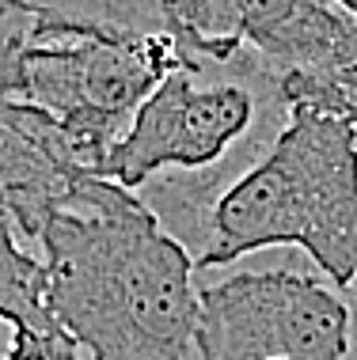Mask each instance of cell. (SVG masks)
<instances>
[{"label": "cell", "mask_w": 357, "mask_h": 360, "mask_svg": "<svg viewBox=\"0 0 357 360\" xmlns=\"http://www.w3.org/2000/svg\"><path fill=\"white\" fill-rule=\"evenodd\" d=\"M38 247L50 315L80 353L198 360V266L133 190L95 174L76 179L46 217Z\"/></svg>", "instance_id": "obj_1"}, {"label": "cell", "mask_w": 357, "mask_h": 360, "mask_svg": "<svg viewBox=\"0 0 357 360\" xmlns=\"http://www.w3.org/2000/svg\"><path fill=\"white\" fill-rule=\"evenodd\" d=\"M270 148L209 201L198 269L270 247L304 250L334 288L357 285V125L315 106H282Z\"/></svg>", "instance_id": "obj_2"}, {"label": "cell", "mask_w": 357, "mask_h": 360, "mask_svg": "<svg viewBox=\"0 0 357 360\" xmlns=\"http://www.w3.org/2000/svg\"><path fill=\"white\" fill-rule=\"evenodd\" d=\"M179 61L168 31H114L0 4V99L50 114L92 174Z\"/></svg>", "instance_id": "obj_3"}, {"label": "cell", "mask_w": 357, "mask_h": 360, "mask_svg": "<svg viewBox=\"0 0 357 360\" xmlns=\"http://www.w3.org/2000/svg\"><path fill=\"white\" fill-rule=\"evenodd\" d=\"M198 300V360H353V311L323 274H232Z\"/></svg>", "instance_id": "obj_4"}, {"label": "cell", "mask_w": 357, "mask_h": 360, "mask_svg": "<svg viewBox=\"0 0 357 360\" xmlns=\"http://www.w3.org/2000/svg\"><path fill=\"white\" fill-rule=\"evenodd\" d=\"M255 114L251 76L179 61L137 106L99 179L137 190L160 171H206L247 137Z\"/></svg>", "instance_id": "obj_5"}, {"label": "cell", "mask_w": 357, "mask_h": 360, "mask_svg": "<svg viewBox=\"0 0 357 360\" xmlns=\"http://www.w3.org/2000/svg\"><path fill=\"white\" fill-rule=\"evenodd\" d=\"M308 4L312 0H160V15L182 61L266 84V57Z\"/></svg>", "instance_id": "obj_6"}, {"label": "cell", "mask_w": 357, "mask_h": 360, "mask_svg": "<svg viewBox=\"0 0 357 360\" xmlns=\"http://www.w3.org/2000/svg\"><path fill=\"white\" fill-rule=\"evenodd\" d=\"M0 323L12 330H61L46 304V262L19 243L8 217L0 212Z\"/></svg>", "instance_id": "obj_7"}, {"label": "cell", "mask_w": 357, "mask_h": 360, "mask_svg": "<svg viewBox=\"0 0 357 360\" xmlns=\"http://www.w3.org/2000/svg\"><path fill=\"white\" fill-rule=\"evenodd\" d=\"M0 4L84 19V23L114 27V31H163L160 0H0Z\"/></svg>", "instance_id": "obj_8"}, {"label": "cell", "mask_w": 357, "mask_h": 360, "mask_svg": "<svg viewBox=\"0 0 357 360\" xmlns=\"http://www.w3.org/2000/svg\"><path fill=\"white\" fill-rule=\"evenodd\" d=\"M331 4H339L342 12H350V15H357V0H331Z\"/></svg>", "instance_id": "obj_9"}]
</instances>
